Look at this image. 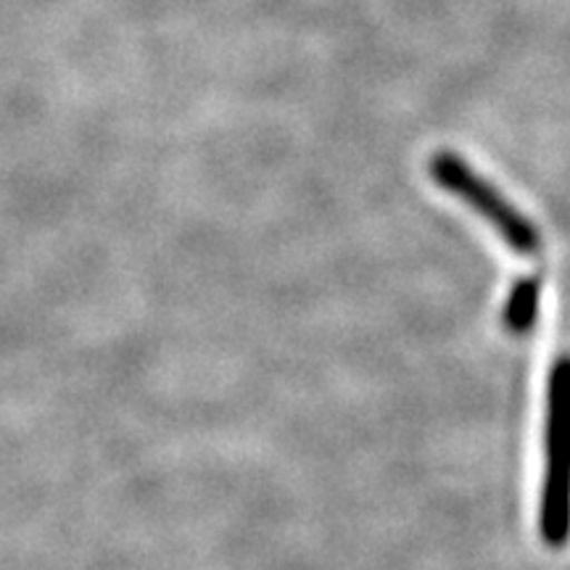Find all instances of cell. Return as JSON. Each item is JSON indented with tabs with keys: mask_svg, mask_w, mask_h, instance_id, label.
Instances as JSON below:
<instances>
[{
	"mask_svg": "<svg viewBox=\"0 0 570 570\" xmlns=\"http://www.w3.org/2000/svg\"><path fill=\"white\" fill-rule=\"evenodd\" d=\"M431 175L441 188L462 198L468 206H473L483 219L494 225V230L502 235L504 244L515 248L520 256H533L541 248L539 227L523 217L508 198H504L489 180L473 173L468 161H462L458 154L441 151L431 159Z\"/></svg>",
	"mask_w": 570,
	"mask_h": 570,
	"instance_id": "obj_2",
	"label": "cell"
},
{
	"mask_svg": "<svg viewBox=\"0 0 570 570\" xmlns=\"http://www.w3.org/2000/svg\"><path fill=\"white\" fill-rule=\"evenodd\" d=\"M539 302H541V283L537 277H525L520 281L508 298L504 306V327H510L515 336L529 333L537 325L539 315Z\"/></svg>",
	"mask_w": 570,
	"mask_h": 570,
	"instance_id": "obj_3",
	"label": "cell"
},
{
	"mask_svg": "<svg viewBox=\"0 0 570 570\" xmlns=\"http://www.w3.org/2000/svg\"><path fill=\"white\" fill-rule=\"evenodd\" d=\"M539 533L552 550L570 541V356H560L547 377Z\"/></svg>",
	"mask_w": 570,
	"mask_h": 570,
	"instance_id": "obj_1",
	"label": "cell"
}]
</instances>
